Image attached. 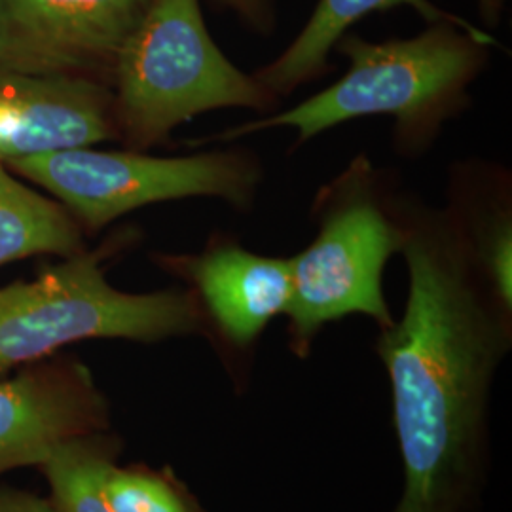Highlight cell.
Returning a JSON list of instances; mask_svg holds the SVG:
<instances>
[{
	"instance_id": "9a60e30c",
	"label": "cell",
	"mask_w": 512,
	"mask_h": 512,
	"mask_svg": "<svg viewBox=\"0 0 512 512\" xmlns=\"http://www.w3.org/2000/svg\"><path fill=\"white\" fill-rule=\"evenodd\" d=\"M258 35H270L277 23L274 0H213Z\"/></svg>"
},
{
	"instance_id": "4fadbf2b",
	"label": "cell",
	"mask_w": 512,
	"mask_h": 512,
	"mask_svg": "<svg viewBox=\"0 0 512 512\" xmlns=\"http://www.w3.org/2000/svg\"><path fill=\"white\" fill-rule=\"evenodd\" d=\"M446 209L497 293L512 304L511 171L484 160L458 162L450 169Z\"/></svg>"
},
{
	"instance_id": "52a82bcc",
	"label": "cell",
	"mask_w": 512,
	"mask_h": 512,
	"mask_svg": "<svg viewBox=\"0 0 512 512\" xmlns=\"http://www.w3.org/2000/svg\"><path fill=\"white\" fill-rule=\"evenodd\" d=\"M181 279L202 311L205 334L232 374L245 370L260 336L285 315L293 296V260L245 249L238 239L215 234L200 253L154 256Z\"/></svg>"
},
{
	"instance_id": "5b68a950",
	"label": "cell",
	"mask_w": 512,
	"mask_h": 512,
	"mask_svg": "<svg viewBox=\"0 0 512 512\" xmlns=\"http://www.w3.org/2000/svg\"><path fill=\"white\" fill-rule=\"evenodd\" d=\"M112 243L61 258L35 279L0 289V378L86 340L160 344L203 336L202 311L186 287L126 293L112 287Z\"/></svg>"
},
{
	"instance_id": "5bb4252c",
	"label": "cell",
	"mask_w": 512,
	"mask_h": 512,
	"mask_svg": "<svg viewBox=\"0 0 512 512\" xmlns=\"http://www.w3.org/2000/svg\"><path fill=\"white\" fill-rule=\"evenodd\" d=\"M86 249V234L65 205L0 164V268L31 256L71 258Z\"/></svg>"
},
{
	"instance_id": "30bf717a",
	"label": "cell",
	"mask_w": 512,
	"mask_h": 512,
	"mask_svg": "<svg viewBox=\"0 0 512 512\" xmlns=\"http://www.w3.org/2000/svg\"><path fill=\"white\" fill-rule=\"evenodd\" d=\"M118 141L110 86L0 69V164Z\"/></svg>"
},
{
	"instance_id": "8fae6325",
	"label": "cell",
	"mask_w": 512,
	"mask_h": 512,
	"mask_svg": "<svg viewBox=\"0 0 512 512\" xmlns=\"http://www.w3.org/2000/svg\"><path fill=\"white\" fill-rule=\"evenodd\" d=\"M122 439L110 429L71 440L40 473L59 512H207L171 467L120 465Z\"/></svg>"
},
{
	"instance_id": "8992f818",
	"label": "cell",
	"mask_w": 512,
	"mask_h": 512,
	"mask_svg": "<svg viewBox=\"0 0 512 512\" xmlns=\"http://www.w3.org/2000/svg\"><path fill=\"white\" fill-rule=\"evenodd\" d=\"M6 167L65 205L84 234H97L147 205L186 198H217L249 211L264 181L260 158L245 148H215L190 156L71 148Z\"/></svg>"
},
{
	"instance_id": "7a4b0ae2",
	"label": "cell",
	"mask_w": 512,
	"mask_h": 512,
	"mask_svg": "<svg viewBox=\"0 0 512 512\" xmlns=\"http://www.w3.org/2000/svg\"><path fill=\"white\" fill-rule=\"evenodd\" d=\"M492 48H501L497 38L475 37L446 21L408 38L366 40L346 33L334 48L348 59L338 82L291 109L222 129L203 143L232 145L262 131L291 129L293 148H300L351 120L389 116L395 150L414 160L471 105L469 90L486 71Z\"/></svg>"
},
{
	"instance_id": "9c48e42d",
	"label": "cell",
	"mask_w": 512,
	"mask_h": 512,
	"mask_svg": "<svg viewBox=\"0 0 512 512\" xmlns=\"http://www.w3.org/2000/svg\"><path fill=\"white\" fill-rule=\"evenodd\" d=\"M107 395L80 359L54 355L0 378V476L40 469L67 442L112 429Z\"/></svg>"
},
{
	"instance_id": "7c38bea8",
	"label": "cell",
	"mask_w": 512,
	"mask_h": 512,
	"mask_svg": "<svg viewBox=\"0 0 512 512\" xmlns=\"http://www.w3.org/2000/svg\"><path fill=\"white\" fill-rule=\"evenodd\" d=\"M401 6L420 14L427 25L446 21L475 37H492L469 19L440 8L433 0H317L310 19L293 42L270 63L258 67L253 76L264 88L283 99L330 73V54L355 23L370 14Z\"/></svg>"
},
{
	"instance_id": "2e32d148",
	"label": "cell",
	"mask_w": 512,
	"mask_h": 512,
	"mask_svg": "<svg viewBox=\"0 0 512 512\" xmlns=\"http://www.w3.org/2000/svg\"><path fill=\"white\" fill-rule=\"evenodd\" d=\"M0 512H59L50 497L12 488L0 486Z\"/></svg>"
},
{
	"instance_id": "ba28073f",
	"label": "cell",
	"mask_w": 512,
	"mask_h": 512,
	"mask_svg": "<svg viewBox=\"0 0 512 512\" xmlns=\"http://www.w3.org/2000/svg\"><path fill=\"white\" fill-rule=\"evenodd\" d=\"M150 0H0V69L92 78L116 57Z\"/></svg>"
},
{
	"instance_id": "277c9868",
	"label": "cell",
	"mask_w": 512,
	"mask_h": 512,
	"mask_svg": "<svg viewBox=\"0 0 512 512\" xmlns=\"http://www.w3.org/2000/svg\"><path fill=\"white\" fill-rule=\"evenodd\" d=\"M110 92L118 141L147 152L196 116L270 114L281 99L243 73L211 37L200 0H150L116 57Z\"/></svg>"
},
{
	"instance_id": "6da1fadb",
	"label": "cell",
	"mask_w": 512,
	"mask_h": 512,
	"mask_svg": "<svg viewBox=\"0 0 512 512\" xmlns=\"http://www.w3.org/2000/svg\"><path fill=\"white\" fill-rule=\"evenodd\" d=\"M408 296L380 330L403 494L393 512H482L490 476V401L512 348V304L484 274L458 222L399 192Z\"/></svg>"
},
{
	"instance_id": "3957f363",
	"label": "cell",
	"mask_w": 512,
	"mask_h": 512,
	"mask_svg": "<svg viewBox=\"0 0 512 512\" xmlns=\"http://www.w3.org/2000/svg\"><path fill=\"white\" fill-rule=\"evenodd\" d=\"M397 194L365 154L319 188L311 207L317 234L291 256L293 296L285 317L298 359L310 357L321 330L349 315L368 317L380 330L393 325L384 274L406 238Z\"/></svg>"
}]
</instances>
